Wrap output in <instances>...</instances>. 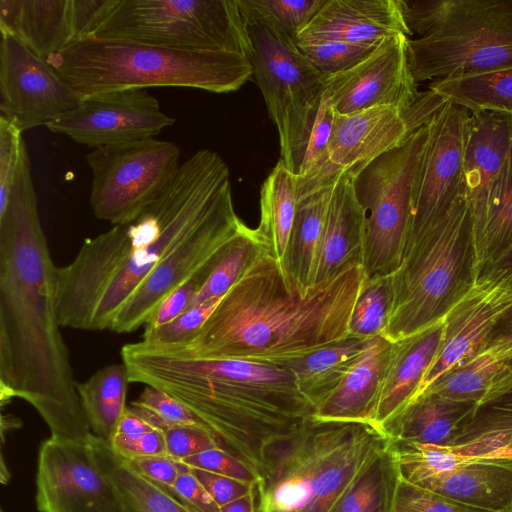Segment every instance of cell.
Masks as SVG:
<instances>
[{
	"label": "cell",
	"instance_id": "6da1fadb",
	"mask_svg": "<svg viewBox=\"0 0 512 512\" xmlns=\"http://www.w3.org/2000/svg\"><path fill=\"white\" fill-rule=\"evenodd\" d=\"M55 270L25 149L0 209L1 401L23 399L51 436L86 441L92 432L60 332Z\"/></svg>",
	"mask_w": 512,
	"mask_h": 512
},
{
	"label": "cell",
	"instance_id": "7a4b0ae2",
	"mask_svg": "<svg viewBox=\"0 0 512 512\" xmlns=\"http://www.w3.org/2000/svg\"><path fill=\"white\" fill-rule=\"evenodd\" d=\"M231 206L227 164L217 152L196 151L139 216L86 239L71 263L56 267L60 326L109 330L119 311L170 251Z\"/></svg>",
	"mask_w": 512,
	"mask_h": 512
},
{
	"label": "cell",
	"instance_id": "3957f363",
	"mask_svg": "<svg viewBox=\"0 0 512 512\" xmlns=\"http://www.w3.org/2000/svg\"><path fill=\"white\" fill-rule=\"evenodd\" d=\"M361 264L304 287L268 251L246 268L195 335L173 345L206 359L284 367L349 338Z\"/></svg>",
	"mask_w": 512,
	"mask_h": 512
},
{
	"label": "cell",
	"instance_id": "277c9868",
	"mask_svg": "<svg viewBox=\"0 0 512 512\" xmlns=\"http://www.w3.org/2000/svg\"><path fill=\"white\" fill-rule=\"evenodd\" d=\"M130 383L160 389L194 412L219 448L259 477L263 450L311 418L314 408L281 366L206 359L144 341L121 348Z\"/></svg>",
	"mask_w": 512,
	"mask_h": 512
},
{
	"label": "cell",
	"instance_id": "5b68a950",
	"mask_svg": "<svg viewBox=\"0 0 512 512\" xmlns=\"http://www.w3.org/2000/svg\"><path fill=\"white\" fill-rule=\"evenodd\" d=\"M388 444L387 435L371 423L309 418L265 446L256 512H330Z\"/></svg>",
	"mask_w": 512,
	"mask_h": 512
},
{
	"label": "cell",
	"instance_id": "8992f818",
	"mask_svg": "<svg viewBox=\"0 0 512 512\" xmlns=\"http://www.w3.org/2000/svg\"><path fill=\"white\" fill-rule=\"evenodd\" d=\"M47 61L82 99L150 87L227 93L253 76L248 57L240 53L178 50L96 36L69 44Z\"/></svg>",
	"mask_w": 512,
	"mask_h": 512
},
{
	"label": "cell",
	"instance_id": "52a82bcc",
	"mask_svg": "<svg viewBox=\"0 0 512 512\" xmlns=\"http://www.w3.org/2000/svg\"><path fill=\"white\" fill-rule=\"evenodd\" d=\"M417 83L512 63V0H398Z\"/></svg>",
	"mask_w": 512,
	"mask_h": 512
},
{
	"label": "cell",
	"instance_id": "ba28073f",
	"mask_svg": "<svg viewBox=\"0 0 512 512\" xmlns=\"http://www.w3.org/2000/svg\"><path fill=\"white\" fill-rule=\"evenodd\" d=\"M476 275L472 221L461 196L433 227L407 243L390 275L392 303L382 336L396 342L443 320Z\"/></svg>",
	"mask_w": 512,
	"mask_h": 512
},
{
	"label": "cell",
	"instance_id": "9c48e42d",
	"mask_svg": "<svg viewBox=\"0 0 512 512\" xmlns=\"http://www.w3.org/2000/svg\"><path fill=\"white\" fill-rule=\"evenodd\" d=\"M238 4L253 77L278 131L280 161L297 175L326 90L325 76L294 39L249 0Z\"/></svg>",
	"mask_w": 512,
	"mask_h": 512
},
{
	"label": "cell",
	"instance_id": "30bf717a",
	"mask_svg": "<svg viewBox=\"0 0 512 512\" xmlns=\"http://www.w3.org/2000/svg\"><path fill=\"white\" fill-rule=\"evenodd\" d=\"M93 36L248 57L238 0H118Z\"/></svg>",
	"mask_w": 512,
	"mask_h": 512
},
{
	"label": "cell",
	"instance_id": "8fae6325",
	"mask_svg": "<svg viewBox=\"0 0 512 512\" xmlns=\"http://www.w3.org/2000/svg\"><path fill=\"white\" fill-rule=\"evenodd\" d=\"M428 137V123L354 177L365 213L362 268L366 278L393 274L406 249L414 184Z\"/></svg>",
	"mask_w": 512,
	"mask_h": 512
},
{
	"label": "cell",
	"instance_id": "7c38bea8",
	"mask_svg": "<svg viewBox=\"0 0 512 512\" xmlns=\"http://www.w3.org/2000/svg\"><path fill=\"white\" fill-rule=\"evenodd\" d=\"M179 157L178 145L155 138L95 148L86 156L94 216L113 226L135 219L172 182Z\"/></svg>",
	"mask_w": 512,
	"mask_h": 512
},
{
	"label": "cell",
	"instance_id": "4fadbf2b",
	"mask_svg": "<svg viewBox=\"0 0 512 512\" xmlns=\"http://www.w3.org/2000/svg\"><path fill=\"white\" fill-rule=\"evenodd\" d=\"M246 227L233 205L191 232L158 264L116 315L109 330L124 334L144 326L168 295L213 268Z\"/></svg>",
	"mask_w": 512,
	"mask_h": 512
},
{
	"label": "cell",
	"instance_id": "5bb4252c",
	"mask_svg": "<svg viewBox=\"0 0 512 512\" xmlns=\"http://www.w3.org/2000/svg\"><path fill=\"white\" fill-rule=\"evenodd\" d=\"M469 111L446 101L428 122L412 198L408 241L433 227L464 196L463 157Z\"/></svg>",
	"mask_w": 512,
	"mask_h": 512
},
{
	"label": "cell",
	"instance_id": "9a60e30c",
	"mask_svg": "<svg viewBox=\"0 0 512 512\" xmlns=\"http://www.w3.org/2000/svg\"><path fill=\"white\" fill-rule=\"evenodd\" d=\"M81 100L47 60L1 33L0 116L23 132L49 125Z\"/></svg>",
	"mask_w": 512,
	"mask_h": 512
},
{
	"label": "cell",
	"instance_id": "2e32d148",
	"mask_svg": "<svg viewBox=\"0 0 512 512\" xmlns=\"http://www.w3.org/2000/svg\"><path fill=\"white\" fill-rule=\"evenodd\" d=\"M35 500L39 512H124L87 441L55 436L39 449Z\"/></svg>",
	"mask_w": 512,
	"mask_h": 512
},
{
	"label": "cell",
	"instance_id": "e0dca14e",
	"mask_svg": "<svg viewBox=\"0 0 512 512\" xmlns=\"http://www.w3.org/2000/svg\"><path fill=\"white\" fill-rule=\"evenodd\" d=\"M175 123L145 89L87 97L46 127L91 148L154 138Z\"/></svg>",
	"mask_w": 512,
	"mask_h": 512
},
{
	"label": "cell",
	"instance_id": "ac0fdd59",
	"mask_svg": "<svg viewBox=\"0 0 512 512\" xmlns=\"http://www.w3.org/2000/svg\"><path fill=\"white\" fill-rule=\"evenodd\" d=\"M511 307L512 276L491 265L484 267L445 315L438 353L411 403L444 373L472 356Z\"/></svg>",
	"mask_w": 512,
	"mask_h": 512
},
{
	"label": "cell",
	"instance_id": "d6986e66",
	"mask_svg": "<svg viewBox=\"0 0 512 512\" xmlns=\"http://www.w3.org/2000/svg\"><path fill=\"white\" fill-rule=\"evenodd\" d=\"M408 40L404 34L384 38L354 67L325 77V93L334 110L351 114L390 106L406 113L421 93L409 66Z\"/></svg>",
	"mask_w": 512,
	"mask_h": 512
},
{
	"label": "cell",
	"instance_id": "ffe728a7",
	"mask_svg": "<svg viewBox=\"0 0 512 512\" xmlns=\"http://www.w3.org/2000/svg\"><path fill=\"white\" fill-rule=\"evenodd\" d=\"M512 139V115L469 112L463 157L464 197L470 212L475 258L483 239L490 200Z\"/></svg>",
	"mask_w": 512,
	"mask_h": 512
},
{
	"label": "cell",
	"instance_id": "44dd1931",
	"mask_svg": "<svg viewBox=\"0 0 512 512\" xmlns=\"http://www.w3.org/2000/svg\"><path fill=\"white\" fill-rule=\"evenodd\" d=\"M412 132L404 114L390 106L351 114L334 110L330 163L338 172L355 177L373 160L401 145Z\"/></svg>",
	"mask_w": 512,
	"mask_h": 512
},
{
	"label": "cell",
	"instance_id": "7402d4cb",
	"mask_svg": "<svg viewBox=\"0 0 512 512\" xmlns=\"http://www.w3.org/2000/svg\"><path fill=\"white\" fill-rule=\"evenodd\" d=\"M398 34L413 35L398 0H325L295 43L340 40L378 45Z\"/></svg>",
	"mask_w": 512,
	"mask_h": 512
},
{
	"label": "cell",
	"instance_id": "603a6c76",
	"mask_svg": "<svg viewBox=\"0 0 512 512\" xmlns=\"http://www.w3.org/2000/svg\"><path fill=\"white\" fill-rule=\"evenodd\" d=\"M443 333L444 319L392 342L373 421L384 433L415 397L438 353Z\"/></svg>",
	"mask_w": 512,
	"mask_h": 512
},
{
	"label": "cell",
	"instance_id": "cb8c5ba5",
	"mask_svg": "<svg viewBox=\"0 0 512 512\" xmlns=\"http://www.w3.org/2000/svg\"><path fill=\"white\" fill-rule=\"evenodd\" d=\"M392 342L370 338L339 385L313 411L317 421L374 424L381 381Z\"/></svg>",
	"mask_w": 512,
	"mask_h": 512
},
{
	"label": "cell",
	"instance_id": "d4e9b609",
	"mask_svg": "<svg viewBox=\"0 0 512 512\" xmlns=\"http://www.w3.org/2000/svg\"><path fill=\"white\" fill-rule=\"evenodd\" d=\"M364 233L365 213L355 192L354 176L341 172L327 210L316 283L350 265L361 264Z\"/></svg>",
	"mask_w": 512,
	"mask_h": 512
},
{
	"label": "cell",
	"instance_id": "484cf974",
	"mask_svg": "<svg viewBox=\"0 0 512 512\" xmlns=\"http://www.w3.org/2000/svg\"><path fill=\"white\" fill-rule=\"evenodd\" d=\"M0 32L48 60L74 42L72 0H0Z\"/></svg>",
	"mask_w": 512,
	"mask_h": 512
},
{
	"label": "cell",
	"instance_id": "4316f807",
	"mask_svg": "<svg viewBox=\"0 0 512 512\" xmlns=\"http://www.w3.org/2000/svg\"><path fill=\"white\" fill-rule=\"evenodd\" d=\"M414 485L489 512H512V463L470 460Z\"/></svg>",
	"mask_w": 512,
	"mask_h": 512
},
{
	"label": "cell",
	"instance_id": "83f0119b",
	"mask_svg": "<svg viewBox=\"0 0 512 512\" xmlns=\"http://www.w3.org/2000/svg\"><path fill=\"white\" fill-rule=\"evenodd\" d=\"M340 173L314 180L297 177L296 213L283 264L304 287L316 283L327 210Z\"/></svg>",
	"mask_w": 512,
	"mask_h": 512
},
{
	"label": "cell",
	"instance_id": "f1b7e54d",
	"mask_svg": "<svg viewBox=\"0 0 512 512\" xmlns=\"http://www.w3.org/2000/svg\"><path fill=\"white\" fill-rule=\"evenodd\" d=\"M477 403L426 393L413 401L386 429L390 442L450 446Z\"/></svg>",
	"mask_w": 512,
	"mask_h": 512
},
{
	"label": "cell",
	"instance_id": "f546056e",
	"mask_svg": "<svg viewBox=\"0 0 512 512\" xmlns=\"http://www.w3.org/2000/svg\"><path fill=\"white\" fill-rule=\"evenodd\" d=\"M92 458L116 493L124 512H198L144 478L94 434L87 438Z\"/></svg>",
	"mask_w": 512,
	"mask_h": 512
},
{
	"label": "cell",
	"instance_id": "4dcf8cb0",
	"mask_svg": "<svg viewBox=\"0 0 512 512\" xmlns=\"http://www.w3.org/2000/svg\"><path fill=\"white\" fill-rule=\"evenodd\" d=\"M429 90L469 112L512 115V63L483 71L438 79Z\"/></svg>",
	"mask_w": 512,
	"mask_h": 512
},
{
	"label": "cell",
	"instance_id": "1f68e13d",
	"mask_svg": "<svg viewBox=\"0 0 512 512\" xmlns=\"http://www.w3.org/2000/svg\"><path fill=\"white\" fill-rule=\"evenodd\" d=\"M510 359L512 343L504 340L486 341L472 356L439 377L423 394L434 393L452 400L472 401L478 405L496 374Z\"/></svg>",
	"mask_w": 512,
	"mask_h": 512
},
{
	"label": "cell",
	"instance_id": "d6a6232c",
	"mask_svg": "<svg viewBox=\"0 0 512 512\" xmlns=\"http://www.w3.org/2000/svg\"><path fill=\"white\" fill-rule=\"evenodd\" d=\"M297 205V175L278 161L260 192L261 219L256 229L268 252L284 263Z\"/></svg>",
	"mask_w": 512,
	"mask_h": 512
},
{
	"label": "cell",
	"instance_id": "836d02e7",
	"mask_svg": "<svg viewBox=\"0 0 512 512\" xmlns=\"http://www.w3.org/2000/svg\"><path fill=\"white\" fill-rule=\"evenodd\" d=\"M369 339L349 337L287 364L300 393L315 408L341 382Z\"/></svg>",
	"mask_w": 512,
	"mask_h": 512
},
{
	"label": "cell",
	"instance_id": "e575fe53",
	"mask_svg": "<svg viewBox=\"0 0 512 512\" xmlns=\"http://www.w3.org/2000/svg\"><path fill=\"white\" fill-rule=\"evenodd\" d=\"M129 383L124 363L107 365L84 382H76V390L92 434L110 442L127 409Z\"/></svg>",
	"mask_w": 512,
	"mask_h": 512
},
{
	"label": "cell",
	"instance_id": "d590c367",
	"mask_svg": "<svg viewBox=\"0 0 512 512\" xmlns=\"http://www.w3.org/2000/svg\"><path fill=\"white\" fill-rule=\"evenodd\" d=\"M399 478L389 441L357 475L330 512H391Z\"/></svg>",
	"mask_w": 512,
	"mask_h": 512
},
{
	"label": "cell",
	"instance_id": "8d00e7d4",
	"mask_svg": "<svg viewBox=\"0 0 512 512\" xmlns=\"http://www.w3.org/2000/svg\"><path fill=\"white\" fill-rule=\"evenodd\" d=\"M512 245V139L501 176L493 191L475 271L495 262Z\"/></svg>",
	"mask_w": 512,
	"mask_h": 512
},
{
	"label": "cell",
	"instance_id": "74e56055",
	"mask_svg": "<svg viewBox=\"0 0 512 512\" xmlns=\"http://www.w3.org/2000/svg\"><path fill=\"white\" fill-rule=\"evenodd\" d=\"M265 250L268 251L256 229L247 226L212 268L199 288L193 306L222 298Z\"/></svg>",
	"mask_w": 512,
	"mask_h": 512
},
{
	"label": "cell",
	"instance_id": "f35d334b",
	"mask_svg": "<svg viewBox=\"0 0 512 512\" xmlns=\"http://www.w3.org/2000/svg\"><path fill=\"white\" fill-rule=\"evenodd\" d=\"M391 276L366 278L356 301L349 337L370 339L382 336L391 309Z\"/></svg>",
	"mask_w": 512,
	"mask_h": 512
},
{
	"label": "cell",
	"instance_id": "ab89813d",
	"mask_svg": "<svg viewBox=\"0 0 512 512\" xmlns=\"http://www.w3.org/2000/svg\"><path fill=\"white\" fill-rule=\"evenodd\" d=\"M334 108L324 93L297 173L302 180L322 179L339 174L330 163L329 146Z\"/></svg>",
	"mask_w": 512,
	"mask_h": 512
},
{
	"label": "cell",
	"instance_id": "60d3db41",
	"mask_svg": "<svg viewBox=\"0 0 512 512\" xmlns=\"http://www.w3.org/2000/svg\"><path fill=\"white\" fill-rule=\"evenodd\" d=\"M301 53L325 77L344 72L367 58L377 45L340 40H311L296 43Z\"/></svg>",
	"mask_w": 512,
	"mask_h": 512
},
{
	"label": "cell",
	"instance_id": "b9f144b4",
	"mask_svg": "<svg viewBox=\"0 0 512 512\" xmlns=\"http://www.w3.org/2000/svg\"><path fill=\"white\" fill-rule=\"evenodd\" d=\"M131 408L161 430L182 425L203 427L209 431L205 423L186 405L151 386H145L138 399L131 403Z\"/></svg>",
	"mask_w": 512,
	"mask_h": 512
},
{
	"label": "cell",
	"instance_id": "7bdbcfd3",
	"mask_svg": "<svg viewBox=\"0 0 512 512\" xmlns=\"http://www.w3.org/2000/svg\"><path fill=\"white\" fill-rule=\"evenodd\" d=\"M495 431L512 433V389L478 404L472 415L462 423L450 446Z\"/></svg>",
	"mask_w": 512,
	"mask_h": 512
},
{
	"label": "cell",
	"instance_id": "ee69618b",
	"mask_svg": "<svg viewBox=\"0 0 512 512\" xmlns=\"http://www.w3.org/2000/svg\"><path fill=\"white\" fill-rule=\"evenodd\" d=\"M220 299L192 306L173 320L153 329H144L142 341L159 346L187 343L214 311Z\"/></svg>",
	"mask_w": 512,
	"mask_h": 512
},
{
	"label": "cell",
	"instance_id": "f6af8a7d",
	"mask_svg": "<svg viewBox=\"0 0 512 512\" xmlns=\"http://www.w3.org/2000/svg\"><path fill=\"white\" fill-rule=\"evenodd\" d=\"M391 512H489L399 478Z\"/></svg>",
	"mask_w": 512,
	"mask_h": 512
},
{
	"label": "cell",
	"instance_id": "bcb514c9",
	"mask_svg": "<svg viewBox=\"0 0 512 512\" xmlns=\"http://www.w3.org/2000/svg\"><path fill=\"white\" fill-rule=\"evenodd\" d=\"M295 41L325 0H249Z\"/></svg>",
	"mask_w": 512,
	"mask_h": 512
},
{
	"label": "cell",
	"instance_id": "7dc6e473",
	"mask_svg": "<svg viewBox=\"0 0 512 512\" xmlns=\"http://www.w3.org/2000/svg\"><path fill=\"white\" fill-rule=\"evenodd\" d=\"M25 149L22 131L0 116V209L7 203Z\"/></svg>",
	"mask_w": 512,
	"mask_h": 512
},
{
	"label": "cell",
	"instance_id": "c3c4849f",
	"mask_svg": "<svg viewBox=\"0 0 512 512\" xmlns=\"http://www.w3.org/2000/svg\"><path fill=\"white\" fill-rule=\"evenodd\" d=\"M191 469H202L238 480L257 483L258 474L221 448H211L181 460Z\"/></svg>",
	"mask_w": 512,
	"mask_h": 512
},
{
	"label": "cell",
	"instance_id": "681fc988",
	"mask_svg": "<svg viewBox=\"0 0 512 512\" xmlns=\"http://www.w3.org/2000/svg\"><path fill=\"white\" fill-rule=\"evenodd\" d=\"M162 431L167 454L179 461L211 448H219L214 436L203 427L180 425Z\"/></svg>",
	"mask_w": 512,
	"mask_h": 512
},
{
	"label": "cell",
	"instance_id": "f907efd6",
	"mask_svg": "<svg viewBox=\"0 0 512 512\" xmlns=\"http://www.w3.org/2000/svg\"><path fill=\"white\" fill-rule=\"evenodd\" d=\"M211 270L212 268L197 274L168 295L144 325L145 329L159 327L191 308L199 288Z\"/></svg>",
	"mask_w": 512,
	"mask_h": 512
},
{
	"label": "cell",
	"instance_id": "816d5d0a",
	"mask_svg": "<svg viewBox=\"0 0 512 512\" xmlns=\"http://www.w3.org/2000/svg\"><path fill=\"white\" fill-rule=\"evenodd\" d=\"M124 460L139 475L166 490L173 486L180 473L189 468L168 454L137 456Z\"/></svg>",
	"mask_w": 512,
	"mask_h": 512
},
{
	"label": "cell",
	"instance_id": "f5cc1de1",
	"mask_svg": "<svg viewBox=\"0 0 512 512\" xmlns=\"http://www.w3.org/2000/svg\"><path fill=\"white\" fill-rule=\"evenodd\" d=\"M191 470L220 508L245 496L255 489L257 484L202 469Z\"/></svg>",
	"mask_w": 512,
	"mask_h": 512
},
{
	"label": "cell",
	"instance_id": "db71d44e",
	"mask_svg": "<svg viewBox=\"0 0 512 512\" xmlns=\"http://www.w3.org/2000/svg\"><path fill=\"white\" fill-rule=\"evenodd\" d=\"M146 419L131 407L127 408L108 442L113 451L124 459L133 457L135 445L148 431L153 429Z\"/></svg>",
	"mask_w": 512,
	"mask_h": 512
},
{
	"label": "cell",
	"instance_id": "11a10c76",
	"mask_svg": "<svg viewBox=\"0 0 512 512\" xmlns=\"http://www.w3.org/2000/svg\"><path fill=\"white\" fill-rule=\"evenodd\" d=\"M167 491L198 512H220V507L190 468L180 473Z\"/></svg>",
	"mask_w": 512,
	"mask_h": 512
},
{
	"label": "cell",
	"instance_id": "9f6ffc18",
	"mask_svg": "<svg viewBox=\"0 0 512 512\" xmlns=\"http://www.w3.org/2000/svg\"><path fill=\"white\" fill-rule=\"evenodd\" d=\"M162 454H167L165 436L161 429L154 427L138 440L133 457Z\"/></svg>",
	"mask_w": 512,
	"mask_h": 512
},
{
	"label": "cell",
	"instance_id": "6f0895ef",
	"mask_svg": "<svg viewBox=\"0 0 512 512\" xmlns=\"http://www.w3.org/2000/svg\"><path fill=\"white\" fill-rule=\"evenodd\" d=\"M510 389H512V359L508 360L496 374L480 403L495 398Z\"/></svg>",
	"mask_w": 512,
	"mask_h": 512
},
{
	"label": "cell",
	"instance_id": "680465c9",
	"mask_svg": "<svg viewBox=\"0 0 512 512\" xmlns=\"http://www.w3.org/2000/svg\"><path fill=\"white\" fill-rule=\"evenodd\" d=\"M504 340L512 343V307L500 318L488 339Z\"/></svg>",
	"mask_w": 512,
	"mask_h": 512
},
{
	"label": "cell",
	"instance_id": "91938a15",
	"mask_svg": "<svg viewBox=\"0 0 512 512\" xmlns=\"http://www.w3.org/2000/svg\"><path fill=\"white\" fill-rule=\"evenodd\" d=\"M220 512H256V488L245 496L221 507Z\"/></svg>",
	"mask_w": 512,
	"mask_h": 512
},
{
	"label": "cell",
	"instance_id": "94428289",
	"mask_svg": "<svg viewBox=\"0 0 512 512\" xmlns=\"http://www.w3.org/2000/svg\"><path fill=\"white\" fill-rule=\"evenodd\" d=\"M491 266L503 269L512 276V245ZM489 266V265H488Z\"/></svg>",
	"mask_w": 512,
	"mask_h": 512
}]
</instances>
